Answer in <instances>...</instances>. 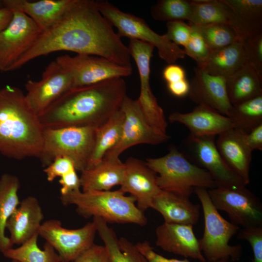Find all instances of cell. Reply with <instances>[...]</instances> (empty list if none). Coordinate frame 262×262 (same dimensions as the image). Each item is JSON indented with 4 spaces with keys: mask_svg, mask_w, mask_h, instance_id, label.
Here are the masks:
<instances>
[{
    "mask_svg": "<svg viewBox=\"0 0 262 262\" xmlns=\"http://www.w3.org/2000/svg\"><path fill=\"white\" fill-rule=\"evenodd\" d=\"M163 77L167 83L185 79V72L180 66L175 64H169L163 69Z\"/></svg>",
    "mask_w": 262,
    "mask_h": 262,
    "instance_id": "obj_45",
    "label": "cell"
},
{
    "mask_svg": "<svg viewBox=\"0 0 262 262\" xmlns=\"http://www.w3.org/2000/svg\"><path fill=\"white\" fill-rule=\"evenodd\" d=\"M76 170L74 163L69 158L65 156L56 157L53 161L44 170L47 180L53 181L57 177H61L66 173Z\"/></svg>",
    "mask_w": 262,
    "mask_h": 262,
    "instance_id": "obj_41",
    "label": "cell"
},
{
    "mask_svg": "<svg viewBox=\"0 0 262 262\" xmlns=\"http://www.w3.org/2000/svg\"><path fill=\"white\" fill-rule=\"evenodd\" d=\"M215 208L225 212L230 222L242 228L262 225V204L246 186H216L208 190Z\"/></svg>",
    "mask_w": 262,
    "mask_h": 262,
    "instance_id": "obj_9",
    "label": "cell"
},
{
    "mask_svg": "<svg viewBox=\"0 0 262 262\" xmlns=\"http://www.w3.org/2000/svg\"><path fill=\"white\" fill-rule=\"evenodd\" d=\"M120 109L125 116L121 137L103 158H119L123 151L133 146L140 144L156 145L170 139L167 134L159 132L148 124L137 99L126 96Z\"/></svg>",
    "mask_w": 262,
    "mask_h": 262,
    "instance_id": "obj_12",
    "label": "cell"
},
{
    "mask_svg": "<svg viewBox=\"0 0 262 262\" xmlns=\"http://www.w3.org/2000/svg\"><path fill=\"white\" fill-rule=\"evenodd\" d=\"M96 3L102 15L116 28L120 38L128 37L152 45L157 49L159 57L168 65L184 58L182 49L170 41L165 34L160 35L153 31L143 19L123 12L107 1H96Z\"/></svg>",
    "mask_w": 262,
    "mask_h": 262,
    "instance_id": "obj_8",
    "label": "cell"
},
{
    "mask_svg": "<svg viewBox=\"0 0 262 262\" xmlns=\"http://www.w3.org/2000/svg\"><path fill=\"white\" fill-rule=\"evenodd\" d=\"M13 16L12 10L4 7L0 8V32L4 30L10 23Z\"/></svg>",
    "mask_w": 262,
    "mask_h": 262,
    "instance_id": "obj_48",
    "label": "cell"
},
{
    "mask_svg": "<svg viewBox=\"0 0 262 262\" xmlns=\"http://www.w3.org/2000/svg\"><path fill=\"white\" fill-rule=\"evenodd\" d=\"M194 26L212 51L229 46L239 39L232 28L227 24L214 23Z\"/></svg>",
    "mask_w": 262,
    "mask_h": 262,
    "instance_id": "obj_36",
    "label": "cell"
},
{
    "mask_svg": "<svg viewBox=\"0 0 262 262\" xmlns=\"http://www.w3.org/2000/svg\"><path fill=\"white\" fill-rule=\"evenodd\" d=\"M191 26V33L183 50L185 55L192 58L196 62L197 66L202 67L207 61L212 51L206 45L196 27L193 25Z\"/></svg>",
    "mask_w": 262,
    "mask_h": 262,
    "instance_id": "obj_37",
    "label": "cell"
},
{
    "mask_svg": "<svg viewBox=\"0 0 262 262\" xmlns=\"http://www.w3.org/2000/svg\"><path fill=\"white\" fill-rule=\"evenodd\" d=\"M56 60L70 75L72 88L94 84L131 74L132 66H121L106 58L90 55H61Z\"/></svg>",
    "mask_w": 262,
    "mask_h": 262,
    "instance_id": "obj_11",
    "label": "cell"
},
{
    "mask_svg": "<svg viewBox=\"0 0 262 262\" xmlns=\"http://www.w3.org/2000/svg\"><path fill=\"white\" fill-rule=\"evenodd\" d=\"M126 93L123 78L72 88L38 117L44 129L98 128L120 109Z\"/></svg>",
    "mask_w": 262,
    "mask_h": 262,
    "instance_id": "obj_2",
    "label": "cell"
},
{
    "mask_svg": "<svg viewBox=\"0 0 262 262\" xmlns=\"http://www.w3.org/2000/svg\"><path fill=\"white\" fill-rule=\"evenodd\" d=\"M62 50L101 57L131 66L128 47L100 13L95 0H75L57 23L41 33L10 71L36 58Z\"/></svg>",
    "mask_w": 262,
    "mask_h": 262,
    "instance_id": "obj_1",
    "label": "cell"
},
{
    "mask_svg": "<svg viewBox=\"0 0 262 262\" xmlns=\"http://www.w3.org/2000/svg\"><path fill=\"white\" fill-rule=\"evenodd\" d=\"M11 262H19L15 260H12Z\"/></svg>",
    "mask_w": 262,
    "mask_h": 262,
    "instance_id": "obj_49",
    "label": "cell"
},
{
    "mask_svg": "<svg viewBox=\"0 0 262 262\" xmlns=\"http://www.w3.org/2000/svg\"><path fill=\"white\" fill-rule=\"evenodd\" d=\"M74 1L75 0H2L4 7L18 9L29 16L42 33L57 23Z\"/></svg>",
    "mask_w": 262,
    "mask_h": 262,
    "instance_id": "obj_24",
    "label": "cell"
},
{
    "mask_svg": "<svg viewBox=\"0 0 262 262\" xmlns=\"http://www.w3.org/2000/svg\"><path fill=\"white\" fill-rule=\"evenodd\" d=\"M194 192L201 203L203 213L204 233L198 241L206 261L240 260L243 253L241 245L231 246L229 242L240 228L221 216L213 204L207 189L196 188Z\"/></svg>",
    "mask_w": 262,
    "mask_h": 262,
    "instance_id": "obj_6",
    "label": "cell"
},
{
    "mask_svg": "<svg viewBox=\"0 0 262 262\" xmlns=\"http://www.w3.org/2000/svg\"><path fill=\"white\" fill-rule=\"evenodd\" d=\"M247 63L244 41L238 39L229 46L212 51L201 68L212 75L228 78Z\"/></svg>",
    "mask_w": 262,
    "mask_h": 262,
    "instance_id": "obj_27",
    "label": "cell"
},
{
    "mask_svg": "<svg viewBox=\"0 0 262 262\" xmlns=\"http://www.w3.org/2000/svg\"><path fill=\"white\" fill-rule=\"evenodd\" d=\"M128 48L138 70L140 93L137 100L141 110L152 128L160 132L166 134L167 123L164 111L153 94L149 83L150 60L154 47L146 42L131 39Z\"/></svg>",
    "mask_w": 262,
    "mask_h": 262,
    "instance_id": "obj_14",
    "label": "cell"
},
{
    "mask_svg": "<svg viewBox=\"0 0 262 262\" xmlns=\"http://www.w3.org/2000/svg\"><path fill=\"white\" fill-rule=\"evenodd\" d=\"M230 9L229 25L244 41L262 33V0H222Z\"/></svg>",
    "mask_w": 262,
    "mask_h": 262,
    "instance_id": "obj_25",
    "label": "cell"
},
{
    "mask_svg": "<svg viewBox=\"0 0 262 262\" xmlns=\"http://www.w3.org/2000/svg\"><path fill=\"white\" fill-rule=\"evenodd\" d=\"M72 262H111V261L105 246L94 243Z\"/></svg>",
    "mask_w": 262,
    "mask_h": 262,
    "instance_id": "obj_42",
    "label": "cell"
},
{
    "mask_svg": "<svg viewBox=\"0 0 262 262\" xmlns=\"http://www.w3.org/2000/svg\"><path fill=\"white\" fill-rule=\"evenodd\" d=\"M243 41L248 63L262 77V33Z\"/></svg>",
    "mask_w": 262,
    "mask_h": 262,
    "instance_id": "obj_39",
    "label": "cell"
},
{
    "mask_svg": "<svg viewBox=\"0 0 262 262\" xmlns=\"http://www.w3.org/2000/svg\"><path fill=\"white\" fill-rule=\"evenodd\" d=\"M124 119V114L120 109L104 124L96 128L95 145L86 169L100 163L107 151L118 142Z\"/></svg>",
    "mask_w": 262,
    "mask_h": 262,
    "instance_id": "obj_31",
    "label": "cell"
},
{
    "mask_svg": "<svg viewBox=\"0 0 262 262\" xmlns=\"http://www.w3.org/2000/svg\"><path fill=\"white\" fill-rule=\"evenodd\" d=\"M227 78L208 73L196 67L189 82L188 95L197 105H204L228 116L232 107L227 90Z\"/></svg>",
    "mask_w": 262,
    "mask_h": 262,
    "instance_id": "obj_18",
    "label": "cell"
},
{
    "mask_svg": "<svg viewBox=\"0 0 262 262\" xmlns=\"http://www.w3.org/2000/svg\"><path fill=\"white\" fill-rule=\"evenodd\" d=\"M20 188L18 178L4 173L0 178V252L13 247L10 238L5 235L8 220L20 204L18 191Z\"/></svg>",
    "mask_w": 262,
    "mask_h": 262,
    "instance_id": "obj_30",
    "label": "cell"
},
{
    "mask_svg": "<svg viewBox=\"0 0 262 262\" xmlns=\"http://www.w3.org/2000/svg\"><path fill=\"white\" fill-rule=\"evenodd\" d=\"M97 233L104 243L111 262H148L135 244L124 237L118 239L108 223L99 217H93Z\"/></svg>",
    "mask_w": 262,
    "mask_h": 262,
    "instance_id": "obj_28",
    "label": "cell"
},
{
    "mask_svg": "<svg viewBox=\"0 0 262 262\" xmlns=\"http://www.w3.org/2000/svg\"><path fill=\"white\" fill-rule=\"evenodd\" d=\"M97 232L93 221L82 228L68 229L63 227L61 221L50 219L42 223L39 235L54 248L61 262H72L94 244Z\"/></svg>",
    "mask_w": 262,
    "mask_h": 262,
    "instance_id": "obj_15",
    "label": "cell"
},
{
    "mask_svg": "<svg viewBox=\"0 0 262 262\" xmlns=\"http://www.w3.org/2000/svg\"><path fill=\"white\" fill-rule=\"evenodd\" d=\"M9 9L13 12L12 19L0 32V71L2 72L10 71L42 33L26 14L16 8Z\"/></svg>",
    "mask_w": 262,
    "mask_h": 262,
    "instance_id": "obj_10",
    "label": "cell"
},
{
    "mask_svg": "<svg viewBox=\"0 0 262 262\" xmlns=\"http://www.w3.org/2000/svg\"><path fill=\"white\" fill-rule=\"evenodd\" d=\"M138 250L144 256L148 262H191L186 259L179 260L166 258L156 252L149 242L147 240L138 242L135 244ZM221 260L214 262H228Z\"/></svg>",
    "mask_w": 262,
    "mask_h": 262,
    "instance_id": "obj_43",
    "label": "cell"
},
{
    "mask_svg": "<svg viewBox=\"0 0 262 262\" xmlns=\"http://www.w3.org/2000/svg\"><path fill=\"white\" fill-rule=\"evenodd\" d=\"M237 238L247 241L253 252V262H262V225L242 228L237 233Z\"/></svg>",
    "mask_w": 262,
    "mask_h": 262,
    "instance_id": "obj_38",
    "label": "cell"
},
{
    "mask_svg": "<svg viewBox=\"0 0 262 262\" xmlns=\"http://www.w3.org/2000/svg\"><path fill=\"white\" fill-rule=\"evenodd\" d=\"M166 37L176 45L184 47L187 43L192 32V26L182 20H174L166 23Z\"/></svg>",
    "mask_w": 262,
    "mask_h": 262,
    "instance_id": "obj_40",
    "label": "cell"
},
{
    "mask_svg": "<svg viewBox=\"0 0 262 262\" xmlns=\"http://www.w3.org/2000/svg\"><path fill=\"white\" fill-rule=\"evenodd\" d=\"M25 87L26 102L39 116L72 88V80L68 72L55 60L45 68L40 80H29Z\"/></svg>",
    "mask_w": 262,
    "mask_h": 262,
    "instance_id": "obj_16",
    "label": "cell"
},
{
    "mask_svg": "<svg viewBox=\"0 0 262 262\" xmlns=\"http://www.w3.org/2000/svg\"><path fill=\"white\" fill-rule=\"evenodd\" d=\"M39 234L34 235L20 246L13 247L5 251L3 255L19 262H61V258L54 248L46 242L43 249L37 245Z\"/></svg>",
    "mask_w": 262,
    "mask_h": 262,
    "instance_id": "obj_34",
    "label": "cell"
},
{
    "mask_svg": "<svg viewBox=\"0 0 262 262\" xmlns=\"http://www.w3.org/2000/svg\"><path fill=\"white\" fill-rule=\"evenodd\" d=\"M191 11V0H160L150 9L152 18L157 21L188 20Z\"/></svg>",
    "mask_w": 262,
    "mask_h": 262,
    "instance_id": "obj_35",
    "label": "cell"
},
{
    "mask_svg": "<svg viewBox=\"0 0 262 262\" xmlns=\"http://www.w3.org/2000/svg\"><path fill=\"white\" fill-rule=\"evenodd\" d=\"M171 122L183 124L196 136H216L233 128L229 118L213 108L197 105L189 113H172L168 117Z\"/></svg>",
    "mask_w": 262,
    "mask_h": 262,
    "instance_id": "obj_20",
    "label": "cell"
},
{
    "mask_svg": "<svg viewBox=\"0 0 262 262\" xmlns=\"http://www.w3.org/2000/svg\"><path fill=\"white\" fill-rule=\"evenodd\" d=\"M226 85L232 105L262 95V77L248 63L227 78Z\"/></svg>",
    "mask_w": 262,
    "mask_h": 262,
    "instance_id": "obj_29",
    "label": "cell"
},
{
    "mask_svg": "<svg viewBox=\"0 0 262 262\" xmlns=\"http://www.w3.org/2000/svg\"><path fill=\"white\" fill-rule=\"evenodd\" d=\"M146 163L158 174L157 184L163 191L189 197L196 188L209 190L216 186L208 171L192 163L176 147L163 157L147 159Z\"/></svg>",
    "mask_w": 262,
    "mask_h": 262,
    "instance_id": "obj_5",
    "label": "cell"
},
{
    "mask_svg": "<svg viewBox=\"0 0 262 262\" xmlns=\"http://www.w3.org/2000/svg\"><path fill=\"white\" fill-rule=\"evenodd\" d=\"M96 128L68 127L44 129L43 142L39 159L43 167L58 157L65 156L82 172L88 165L96 138Z\"/></svg>",
    "mask_w": 262,
    "mask_h": 262,
    "instance_id": "obj_7",
    "label": "cell"
},
{
    "mask_svg": "<svg viewBox=\"0 0 262 262\" xmlns=\"http://www.w3.org/2000/svg\"><path fill=\"white\" fill-rule=\"evenodd\" d=\"M244 140L247 147L253 151L262 150V124L257 126L250 132L245 133Z\"/></svg>",
    "mask_w": 262,
    "mask_h": 262,
    "instance_id": "obj_46",
    "label": "cell"
},
{
    "mask_svg": "<svg viewBox=\"0 0 262 262\" xmlns=\"http://www.w3.org/2000/svg\"><path fill=\"white\" fill-rule=\"evenodd\" d=\"M244 135L232 128L218 135L215 144L226 164L246 185L250 182L252 151L246 145Z\"/></svg>",
    "mask_w": 262,
    "mask_h": 262,
    "instance_id": "obj_21",
    "label": "cell"
},
{
    "mask_svg": "<svg viewBox=\"0 0 262 262\" xmlns=\"http://www.w3.org/2000/svg\"><path fill=\"white\" fill-rule=\"evenodd\" d=\"M64 205H74L81 216L99 217L107 223L134 224L144 226L147 219L135 204L134 198L120 189L116 191L81 190L61 196Z\"/></svg>",
    "mask_w": 262,
    "mask_h": 262,
    "instance_id": "obj_4",
    "label": "cell"
},
{
    "mask_svg": "<svg viewBox=\"0 0 262 262\" xmlns=\"http://www.w3.org/2000/svg\"><path fill=\"white\" fill-rule=\"evenodd\" d=\"M191 2L189 24L196 26L214 23L229 24L231 11L222 0H193Z\"/></svg>",
    "mask_w": 262,
    "mask_h": 262,
    "instance_id": "obj_32",
    "label": "cell"
},
{
    "mask_svg": "<svg viewBox=\"0 0 262 262\" xmlns=\"http://www.w3.org/2000/svg\"><path fill=\"white\" fill-rule=\"evenodd\" d=\"M43 218L41 207L36 197L29 196L23 199L6 225L13 246L21 245L34 235L39 234Z\"/></svg>",
    "mask_w": 262,
    "mask_h": 262,
    "instance_id": "obj_22",
    "label": "cell"
},
{
    "mask_svg": "<svg viewBox=\"0 0 262 262\" xmlns=\"http://www.w3.org/2000/svg\"><path fill=\"white\" fill-rule=\"evenodd\" d=\"M215 137L190 134L184 142L185 150L182 153L192 163L208 171L216 186H246L222 158L216 146Z\"/></svg>",
    "mask_w": 262,
    "mask_h": 262,
    "instance_id": "obj_13",
    "label": "cell"
},
{
    "mask_svg": "<svg viewBox=\"0 0 262 262\" xmlns=\"http://www.w3.org/2000/svg\"><path fill=\"white\" fill-rule=\"evenodd\" d=\"M233 129L247 133L262 124V95L232 105L227 116Z\"/></svg>",
    "mask_w": 262,
    "mask_h": 262,
    "instance_id": "obj_33",
    "label": "cell"
},
{
    "mask_svg": "<svg viewBox=\"0 0 262 262\" xmlns=\"http://www.w3.org/2000/svg\"><path fill=\"white\" fill-rule=\"evenodd\" d=\"M76 171V170H73L61 177L59 180L61 185V196H65L71 192L80 190V179Z\"/></svg>",
    "mask_w": 262,
    "mask_h": 262,
    "instance_id": "obj_44",
    "label": "cell"
},
{
    "mask_svg": "<svg viewBox=\"0 0 262 262\" xmlns=\"http://www.w3.org/2000/svg\"><path fill=\"white\" fill-rule=\"evenodd\" d=\"M124 164V177L119 189L129 193L144 213L151 208L153 198L161 191L157 184V174L146 162L135 158H129Z\"/></svg>",
    "mask_w": 262,
    "mask_h": 262,
    "instance_id": "obj_17",
    "label": "cell"
},
{
    "mask_svg": "<svg viewBox=\"0 0 262 262\" xmlns=\"http://www.w3.org/2000/svg\"><path fill=\"white\" fill-rule=\"evenodd\" d=\"M44 128L19 88L0 89V153L9 158H39Z\"/></svg>",
    "mask_w": 262,
    "mask_h": 262,
    "instance_id": "obj_3",
    "label": "cell"
},
{
    "mask_svg": "<svg viewBox=\"0 0 262 262\" xmlns=\"http://www.w3.org/2000/svg\"><path fill=\"white\" fill-rule=\"evenodd\" d=\"M124 174V164L119 158H103L97 165L81 172V186L82 192L109 191L121 184Z\"/></svg>",
    "mask_w": 262,
    "mask_h": 262,
    "instance_id": "obj_26",
    "label": "cell"
},
{
    "mask_svg": "<svg viewBox=\"0 0 262 262\" xmlns=\"http://www.w3.org/2000/svg\"><path fill=\"white\" fill-rule=\"evenodd\" d=\"M193 227L164 222L156 229V245L167 252L206 262Z\"/></svg>",
    "mask_w": 262,
    "mask_h": 262,
    "instance_id": "obj_19",
    "label": "cell"
},
{
    "mask_svg": "<svg viewBox=\"0 0 262 262\" xmlns=\"http://www.w3.org/2000/svg\"><path fill=\"white\" fill-rule=\"evenodd\" d=\"M167 88L173 95L182 97L188 94L189 82L185 79L178 82L168 83Z\"/></svg>",
    "mask_w": 262,
    "mask_h": 262,
    "instance_id": "obj_47",
    "label": "cell"
},
{
    "mask_svg": "<svg viewBox=\"0 0 262 262\" xmlns=\"http://www.w3.org/2000/svg\"><path fill=\"white\" fill-rule=\"evenodd\" d=\"M200 206L189 196L161 190L153 198L151 208L159 212L167 223L194 226L198 221Z\"/></svg>",
    "mask_w": 262,
    "mask_h": 262,
    "instance_id": "obj_23",
    "label": "cell"
}]
</instances>
